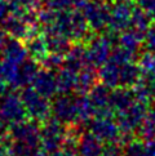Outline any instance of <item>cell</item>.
<instances>
[{"label": "cell", "instance_id": "6da1fadb", "mask_svg": "<svg viewBox=\"0 0 155 156\" xmlns=\"http://www.w3.org/2000/svg\"><path fill=\"white\" fill-rule=\"evenodd\" d=\"M40 146L48 154H53L63 146L67 126L56 118H49L44 121V125L40 128Z\"/></svg>", "mask_w": 155, "mask_h": 156}, {"label": "cell", "instance_id": "7a4b0ae2", "mask_svg": "<svg viewBox=\"0 0 155 156\" xmlns=\"http://www.w3.org/2000/svg\"><path fill=\"white\" fill-rule=\"evenodd\" d=\"M146 114L147 111L143 103L131 105L129 107L120 111L115 119L118 122L120 133L121 134H133L135 132H137L138 126L145 119Z\"/></svg>", "mask_w": 155, "mask_h": 156}, {"label": "cell", "instance_id": "3957f363", "mask_svg": "<svg viewBox=\"0 0 155 156\" xmlns=\"http://www.w3.org/2000/svg\"><path fill=\"white\" fill-rule=\"evenodd\" d=\"M91 133H93L97 138L102 142H113L119 139L120 129L118 126L116 120L113 119V116H99L96 115L89 122H88Z\"/></svg>", "mask_w": 155, "mask_h": 156}, {"label": "cell", "instance_id": "277c9868", "mask_svg": "<svg viewBox=\"0 0 155 156\" xmlns=\"http://www.w3.org/2000/svg\"><path fill=\"white\" fill-rule=\"evenodd\" d=\"M36 122L38 121L35 120H32V121L23 120V121L17 122V124L10 126V136L16 141H21V142L30 144V146L39 147L40 146L41 132H40V126Z\"/></svg>", "mask_w": 155, "mask_h": 156}, {"label": "cell", "instance_id": "5b68a950", "mask_svg": "<svg viewBox=\"0 0 155 156\" xmlns=\"http://www.w3.org/2000/svg\"><path fill=\"white\" fill-rule=\"evenodd\" d=\"M25 105L16 97H7L0 102V119H3L8 125H14L26 119Z\"/></svg>", "mask_w": 155, "mask_h": 156}, {"label": "cell", "instance_id": "8992f818", "mask_svg": "<svg viewBox=\"0 0 155 156\" xmlns=\"http://www.w3.org/2000/svg\"><path fill=\"white\" fill-rule=\"evenodd\" d=\"M23 105L27 115L38 122L45 121L51 118V107L48 102L41 97H38L34 93H26L23 96Z\"/></svg>", "mask_w": 155, "mask_h": 156}, {"label": "cell", "instance_id": "52a82bcc", "mask_svg": "<svg viewBox=\"0 0 155 156\" xmlns=\"http://www.w3.org/2000/svg\"><path fill=\"white\" fill-rule=\"evenodd\" d=\"M52 112L53 118L66 125L78 122L76 102H73L70 98H58L52 106Z\"/></svg>", "mask_w": 155, "mask_h": 156}, {"label": "cell", "instance_id": "ba28073f", "mask_svg": "<svg viewBox=\"0 0 155 156\" xmlns=\"http://www.w3.org/2000/svg\"><path fill=\"white\" fill-rule=\"evenodd\" d=\"M103 143L93 133H83L78 142V156H101Z\"/></svg>", "mask_w": 155, "mask_h": 156}, {"label": "cell", "instance_id": "9c48e42d", "mask_svg": "<svg viewBox=\"0 0 155 156\" xmlns=\"http://www.w3.org/2000/svg\"><path fill=\"white\" fill-rule=\"evenodd\" d=\"M137 137L145 142L155 139V111L146 114L145 119L137 129Z\"/></svg>", "mask_w": 155, "mask_h": 156}, {"label": "cell", "instance_id": "30bf717a", "mask_svg": "<svg viewBox=\"0 0 155 156\" xmlns=\"http://www.w3.org/2000/svg\"><path fill=\"white\" fill-rule=\"evenodd\" d=\"M38 151V147L30 146L25 142L13 141L12 146L9 148V156H32Z\"/></svg>", "mask_w": 155, "mask_h": 156}, {"label": "cell", "instance_id": "8fae6325", "mask_svg": "<svg viewBox=\"0 0 155 156\" xmlns=\"http://www.w3.org/2000/svg\"><path fill=\"white\" fill-rule=\"evenodd\" d=\"M145 142L141 138L131 139L124 144V156H143Z\"/></svg>", "mask_w": 155, "mask_h": 156}, {"label": "cell", "instance_id": "7c38bea8", "mask_svg": "<svg viewBox=\"0 0 155 156\" xmlns=\"http://www.w3.org/2000/svg\"><path fill=\"white\" fill-rule=\"evenodd\" d=\"M110 106H111V108L120 112L131 106V97L127 96L125 93H116L110 98Z\"/></svg>", "mask_w": 155, "mask_h": 156}, {"label": "cell", "instance_id": "4fadbf2b", "mask_svg": "<svg viewBox=\"0 0 155 156\" xmlns=\"http://www.w3.org/2000/svg\"><path fill=\"white\" fill-rule=\"evenodd\" d=\"M101 156H124V144L119 139L113 142H106Z\"/></svg>", "mask_w": 155, "mask_h": 156}, {"label": "cell", "instance_id": "5bb4252c", "mask_svg": "<svg viewBox=\"0 0 155 156\" xmlns=\"http://www.w3.org/2000/svg\"><path fill=\"white\" fill-rule=\"evenodd\" d=\"M51 156H78L76 148H71V147H61L57 150L56 152L51 154Z\"/></svg>", "mask_w": 155, "mask_h": 156}, {"label": "cell", "instance_id": "9a60e30c", "mask_svg": "<svg viewBox=\"0 0 155 156\" xmlns=\"http://www.w3.org/2000/svg\"><path fill=\"white\" fill-rule=\"evenodd\" d=\"M143 156H155V139L145 142V152Z\"/></svg>", "mask_w": 155, "mask_h": 156}, {"label": "cell", "instance_id": "2e32d148", "mask_svg": "<svg viewBox=\"0 0 155 156\" xmlns=\"http://www.w3.org/2000/svg\"><path fill=\"white\" fill-rule=\"evenodd\" d=\"M8 134V124L3 119H0V139Z\"/></svg>", "mask_w": 155, "mask_h": 156}, {"label": "cell", "instance_id": "e0dca14e", "mask_svg": "<svg viewBox=\"0 0 155 156\" xmlns=\"http://www.w3.org/2000/svg\"><path fill=\"white\" fill-rule=\"evenodd\" d=\"M32 156H49V154L47 151H44V150H41V151H40V150H38V151Z\"/></svg>", "mask_w": 155, "mask_h": 156}]
</instances>
